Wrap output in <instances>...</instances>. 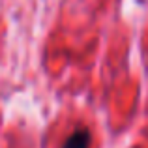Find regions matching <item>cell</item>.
I'll return each mask as SVG.
<instances>
[{"instance_id": "6da1fadb", "label": "cell", "mask_w": 148, "mask_h": 148, "mask_svg": "<svg viewBox=\"0 0 148 148\" xmlns=\"http://www.w3.org/2000/svg\"><path fill=\"white\" fill-rule=\"evenodd\" d=\"M92 143V135L86 127H77L71 135L64 141L62 148H90Z\"/></svg>"}]
</instances>
